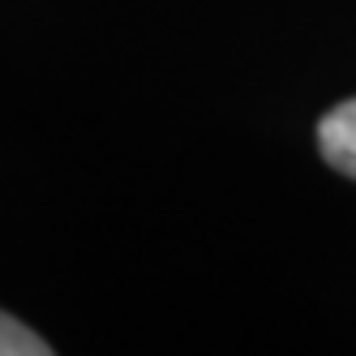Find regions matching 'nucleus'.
I'll return each mask as SVG.
<instances>
[{
    "label": "nucleus",
    "mask_w": 356,
    "mask_h": 356,
    "mask_svg": "<svg viewBox=\"0 0 356 356\" xmlns=\"http://www.w3.org/2000/svg\"><path fill=\"white\" fill-rule=\"evenodd\" d=\"M318 150L330 168L356 181V99H343L339 108H330L318 124Z\"/></svg>",
    "instance_id": "1"
},
{
    "label": "nucleus",
    "mask_w": 356,
    "mask_h": 356,
    "mask_svg": "<svg viewBox=\"0 0 356 356\" xmlns=\"http://www.w3.org/2000/svg\"><path fill=\"white\" fill-rule=\"evenodd\" d=\"M52 343L39 339L31 326H22L17 318L0 314V356H47Z\"/></svg>",
    "instance_id": "2"
}]
</instances>
